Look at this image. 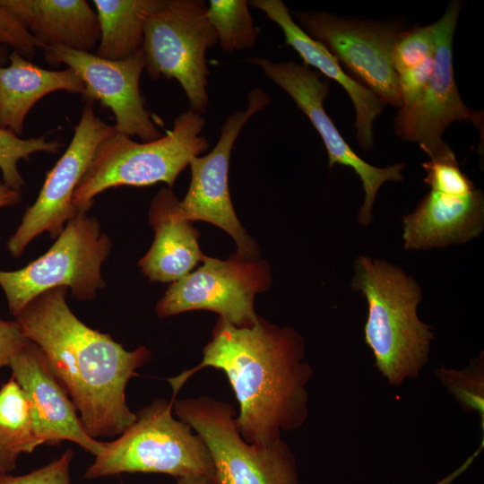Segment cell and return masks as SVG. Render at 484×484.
I'll return each instance as SVG.
<instances>
[{"mask_svg": "<svg viewBox=\"0 0 484 484\" xmlns=\"http://www.w3.org/2000/svg\"><path fill=\"white\" fill-rule=\"evenodd\" d=\"M205 120L188 109L177 116L160 138L138 143L117 131L103 139L80 180L72 203L87 212L99 194L122 186H148L165 183L172 188L190 160L210 146L202 134Z\"/></svg>", "mask_w": 484, "mask_h": 484, "instance_id": "4", "label": "cell"}, {"mask_svg": "<svg viewBox=\"0 0 484 484\" xmlns=\"http://www.w3.org/2000/svg\"><path fill=\"white\" fill-rule=\"evenodd\" d=\"M177 201L171 188L163 186L151 203L149 221L154 239L138 262L141 272L151 281H178L206 257L198 243L200 232L192 222L177 216Z\"/></svg>", "mask_w": 484, "mask_h": 484, "instance_id": "19", "label": "cell"}, {"mask_svg": "<svg viewBox=\"0 0 484 484\" xmlns=\"http://www.w3.org/2000/svg\"><path fill=\"white\" fill-rule=\"evenodd\" d=\"M422 167L426 173L424 182L429 190L462 195L476 189L474 183L461 170L450 147L430 157Z\"/></svg>", "mask_w": 484, "mask_h": 484, "instance_id": "26", "label": "cell"}, {"mask_svg": "<svg viewBox=\"0 0 484 484\" xmlns=\"http://www.w3.org/2000/svg\"><path fill=\"white\" fill-rule=\"evenodd\" d=\"M440 380L464 409L483 415V363L478 359L463 370L441 368L436 371Z\"/></svg>", "mask_w": 484, "mask_h": 484, "instance_id": "28", "label": "cell"}, {"mask_svg": "<svg viewBox=\"0 0 484 484\" xmlns=\"http://www.w3.org/2000/svg\"><path fill=\"white\" fill-rule=\"evenodd\" d=\"M0 444L18 456L40 445L30 402L13 376L0 387Z\"/></svg>", "mask_w": 484, "mask_h": 484, "instance_id": "23", "label": "cell"}, {"mask_svg": "<svg viewBox=\"0 0 484 484\" xmlns=\"http://www.w3.org/2000/svg\"><path fill=\"white\" fill-rule=\"evenodd\" d=\"M207 9L203 0H160L146 17L142 46L148 75L176 79L200 115L209 104L206 52L218 44Z\"/></svg>", "mask_w": 484, "mask_h": 484, "instance_id": "7", "label": "cell"}, {"mask_svg": "<svg viewBox=\"0 0 484 484\" xmlns=\"http://www.w3.org/2000/svg\"><path fill=\"white\" fill-rule=\"evenodd\" d=\"M461 7L460 2L453 1L434 22L436 47L428 84L415 104L400 108L394 119L396 134L405 141L418 143L429 158L449 148L442 134L453 122L469 121L480 129L482 126V113L464 104L454 79L453 39Z\"/></svg>", "mask_w": 484, "mask_h": 484, "instance_id": "14", "label": "cell"}, {"mask_svg": "<svg viewBox=\"0 0 484 484\" xmlns=\"http://www.w3.org/2000/svg\"><path fill=\"white\" fill-rule=\"evenodd\" d=\"M244 110H236L226 117L214 148L204 156L194 157L189 163L191 180L188 190L176 204V214L186 221L212 224L234 240L237 254L257 257L259 248L238 218L231 201L229 168L232 148L244 125L272 101L262 89H252Z\"/></svg>", "mask_w": 484, "mask_h": 484, "instance_id": "10", "label": "cell"}, {"mask_svg": "<svg viewBox=\"0 0 484 484\" xmlns=\"http://www.w3.org/2000/svg\"><path fill=\"white\" fill-rule=\"evenodd\" d=\"M246 0H211L208 18L216 32L218 44L226 53L251 48L258 30L253 22Z\"/></svg>", "mask_w": 484, "mask_h": 484, "instance_id": "24", "label": "cell"}, {"mask_svg": "<svg viewBox=\"0 0 484 484\" xmlns=\"http://www.w3.org/2000/svg\"><path fill=\"white\" fill-rule=\"evenodd\" d=\"M312 39L323 44L349 74L387 104L401 108L393 46L399 26L336 16L326 12H293Z\"/></svg>", "mask_w": 484, "mask_h": 484, "instance_id": "11", "label": "cell"}, {"mask_svg": "<svg viewBox=\"0 0 484 484\" xmlns=\"http://www.w3.org/2000/svg\"><path fill=\"white\" fill-rule=\"evenodd\" d=\"M436 39L434 23L402 30L393 49L392 61L396 73L411 68L435 55Z\"/></svg>", "mask_w": 484, "mask_h": 484, "instance_id": "27", "label": "cell"}, {"mask_svg": "<svg viewBox=\"0 0 484 484\" xmlns=\"http://www.w3.org/2000/svg\"><path fill=\"white\" fill-rule=\"evenodd\" d=\"M73 453L65 450L48 464L23 475L0 474V484H71L70 466Z\"/></svg>", "mask_w": 484, "mask_h": 484, "instance_id": "30", "label": "cell"}, {"mask_svg": "<svg viewBox=\"0 0 484 484\" xmlns=\"http://www.w3.org/2000/svg\"><path fill=\"white\" fill-rule=\"evenodd\" d=\"M160 0H93L100 30L95 55L122 60L142 48L144 22Z\"/></svg>", "mask_w": 484, "mask_h": 484, "instance_id": "22", "label": "cell"}, {"mask_svg": "<svg viewBox=\"0 0 484 484\" xmlns=\"http://www.w3.org/2000/svg\"><path fill=\"white\" fill-rule=\"evenodd\" d=\"M272 283L269 264L237 253L221 260L207 256L197 269L172 282L158 301L155 311L169 317L194 310H208L238 327L253 325L256 294Z\"/></svg>", "mask_w": 484, "mask_h": 484, "instance_id": "9", "label": "cell"}, {"mask_svg": "<svg viewBox=\"0 0 484 484\" xmlns=\"http://www.w3.org/2000/svg\"><path fill=\"white\" fill-rule=\"evenodd\" d=\"M8 367L28 397L40 445L71 441L94 456L101 453L103 442L87 433L73 402L35 343H25Z\"/></svg>", "mask_w": 484, "mask_h": 484, "instance_id": "16", "label": "cell"}, {"mask_svg": "<svg viewBox=\"0 0 484 484\" xmlns=\"http://www.w3.org/2000/svg\"><path fill=\"white\" fill-rule=\"evenodd\" d=\"M37 39L41 49L65 47L91 52L100 30L96 12L85 0H0Z\"/></svg>", "mask_w": 484, "mask_h": 484, "instance_id": "20", "label": "cell"}, {"mask_svg": "<svg viewBox=\"0 0 484 484\" xmlns=\"http://www.w3.org/2000/svg\"><path fill=\"white\" fill-rule=\"evenodd\" d=\"M67 289L48 290L15 317L23 335L45 354L93 438L121 435L136 419L125 389L148 363L145 346L125 350L112 337L82 322L66 302Z\"/></svg>", "mask_w": 484, "mask_h": 484, "instance_id": "2", "label": "cell"}, {"mask_svg": "<svg viewBox=\"0 0 484 484\" xmlns=\"http://www.w3.org/2000/svg\"><path fill=\"white\" fill-rule=\"evenodd\" d=\"M56 238L44 255L23 268L0 270V286L14 317L48 290L69 288L73 298L91 300L105 287L100 269L111 241L101 232L99 220L78 212Z\"/></svg>", "mask_w": 484, "mask_h": 484, "instance_id": "6", "label": "cell"}, {"mask_svg": "<svg viewBox=\"0 0 484 484\" xmlns=\"http://www.w3.org/2000/svg\"><path fill=\"white\" fill-rule=\"evenodd\" d=\"M248 4L259 9L282 30L285 43L295 49L305 65L313 66L338 82L348 93L355 108L356 138L363 150L374 145V123L385 102L374 92L344 72L338 60L320 42L312 39L292 19L281 0H252Z\"/></svg>", "mask_w": 484, "mask_h": 484, "instance_id": "18", "label": "cell"}, {"mask_svg": "<svg viewBox=\"0 0 484 484\" xmlns=\"http://www.w3.org/2000/svg\"><path fill=\"white\" fill-rule=\"evenodd\" d=\"M248 61L259 66L266 77L287 92L307 117L323 140L329 167L335 164L350 167L359 177L365 198L357 220L361 226L367 227L374 219L372 210L378 190L387 181L403 180L404 164L375 167L351 149L324 109L329 87L327 82L320 80L319 72L294 61L273 62L264 57H253Z\"/></svg>", "mask_w": 484, "mask_h": 484, "instance_id": "13", "label": "cell"}, {"mask_svg": "<svg viewBox=\"0 0 484 484\" xmlns=\"http://www.w3.org/2000/svg\"><path fill=\"white\" fill-rule=\"evenodd\" d=\"M174 411L201 436L214 466L215 484H299L297 460L283 439L246 442L229 403L208 396L176 400Z\"/></svg>", "mask_w": 484, "mask_h": 484, "instance_id": "8", "label": "cell"}, {"mask_svg": "<svg viewBox=\"0 0 484 484\" xmlns=\"http://www.w3.org/2000/svg\"><path fill=\"white\" fill-rule=\"evenodd\" d=\"M176 484H215L213 480L206 477H183Z\"/></svg>", "mask_w": 484, "mask_h": 484, "instance_id": "35", "label": "cell"}, {"mask_svg": "<svg viewBox=\"0 0 484 484\" xmlns=\"http://www.w3.org/2000/svg\"><path fill=\"white\" fill-rule=\"evenodd\" d=\"M302 335L259 316L238 327L219 317L194 367L169 378L173 395L199 370L213 367L227 376L239 405L236 424L248 443L271 445L281 432L301 428L308 417L307 386L313 376L304 360Z\"/></svg>", "mask_w": 484, "mask_h": 484, "instance_id": "1", "label": "cell"}, {"mask_svg": "<svg viewBox=\"0 0 484 484\" xmlns=\"http://www.w3.org/2000/svg\"><path fill=\"white\" fill-rule=\"evenodd\" d=\"M350 287L367 303L365 342L375 365L393 386L417 378L427 364L434 333L418 315L422 290L401 267L359 255Z\"/></svg>", "mask_w": 484, "mask_h": 484, "instance_id": "3", "label": "cell"}, {"mask_svg": "<svg viewBox=\"0 0 484 484\" xmlns=\"http://www.w3.org/2000/svg\"><path fill=\"white\" fill-rule=\"evenodd\" d=\"M64 143L59 140L49 141L45 135L22 139L13 133L0 129V171L3 183L22 192L25 181L21 175L18 163L29 160L37 152L50 154L59 152Z\"/></svg>", "mask_w": 484, "mask_h": 484, "instance_id": "25", "label": "cell"}, {"mask_svg": "<svg viewBox=\"0 0 484 484\" xmlns=\"http://www.w3.org/2000/svg\"><path fill=\"white\" fill-rule=\"evenodd\" d=\"M9 65L0 66V129L21 136L31 108L46 95L65 91H84V84L71 68L48 70L10 52Z\"/></svg>", "mask_w": 484, "mask_h": 484, "instance_id": "21", "label": "cell"}, {"mask_svg": "<svg viewBox=\"0 0 484 484\" xmlns=\"http://www.w3.org/2000/svg\"><path fill=\"white\" fill-rule=\"evenodd\" d=\"M28 341L15 320L0 317V368L9 366L14 354Z\"/></svg>", "mask_w": 484, "mask_h": 484, "instance_id": "32", "label": "cell"}, {"mask_svg": "<svg viewBox=\"0 0 484 484\" xmlns=\"http://www.w3.org/2000/svg\"><path fill=\"white\" fill-rule=\"evenodd\" d=\"M434 62L435 55L397 74L402 99L401 108L410 107L420 99L432 75Z\"/></svg>", "mask_w": 484, "mask_h": 484, "instance_id": "31", "label": "cell"}, {"mask_svg": "<svg viewBox=\"0 0 484 484\" xmlns=\"http://www.w3.org/2000/svg\"><path fill=\"white\" fill-rule=\"evenodd\" d=\"M18 457L0 444V474L12 471L16 467Z\"/></svg>", "mask_w": 484, "mask_h": 484, "instance_id": "34", "label": "cell"}, {"mask_svg": "<svg viewBox=\"0 0 484 484\" xmlns=\"http://www.w3.org/2000/svg\"><path fill=\"white\" fill-rule=\"evenodd\" d=\"M175 399H157L141 409L135 421L117 439L103 442L101 453L83 477L141 472L213 480L214 466L203 440L172 415Z\"/></svg>", "mask_w": 484, "mask_h": 484, "instance_id": "5", "label": "cell"}, {"mask_svg": "<svg viewBox=\"0 0 484 484\" xmlns=\"http://www.w3.org/2000/svg\"><path fill=\"white\" fill-rule=\"evenodd\" d=\"M9 48L29 59L35 56L37 49L41 48V46L0 4V66H5L9 61Z\"/></svg>", "mask_w": 484, "mask_h": 484, "instance_id": "29", "label": "cell"}, {"mask_svg": "<svg viewBox=\"0 0 484 484\" xmlns=\"http://www.w3.org/2000/svg\"><path fill=\"white\" fill-rule=\"evenodd\" d=\"M43 56L48 64L66 65L84 84L82 94L85 101L99 100L115 116L117 131L142 142H151L163 134L157 129L140 91V79L145 61L142 48L122 60L99 57L65 47L45 48Z\"/></svg>", "mask_w": 484, "mask_h": 484, "instance_id": "15", "label": "cell"}, {"mask_svg": "<svg viewBox=\"0 0 484 484\" xmlns=\"http://www.w3.org/2000/svg\"><path fill=\"white\" fill-rule=\"evenodd\" d=\"M22 199L21 192L3 182L0 183V209L19 204Z\"/></svg>", "mask_w": 484, "mask_h": 484, "instance_id": "33", "label": "cell"}, {"mask_svg": "<svg viewBox=\"0 0 484 484\" xmlns=\"http://www.w3.org/2000/svg\"><path fill=\"white\" fill-rule=\"evenodd\" d=\"M484 228V197L480 189L467 194L435 190L402 218L404 249L427 250L463 244Z\"/></svg>", "mask_w": 484, "mask_h": 484, "instance_id": "17", "label": "cell"}, {"mask_svg": "<svg viewBox=\"0 0 484 484\" xmlns=\"http://www.w3.org/2000/svg\"><path fill=\"white\" fill-rule=\"evenodd\" d=\"M439 484H450V481H442Z\"/></svg>", "mask_w": 484, "mask_h": 484, "instance_id": "36", "label": "cell"}, {"mask_svg": "<svg viewBox=\"0 0 484 484\" xmlns=\"http://www.w3.org/2000/svg\"><path fill=\"white\" fill-rule=\"evenodd\" d=\"M115 131V125L95 114L92 102L85 101L68 147L47 173L36 201L26 209L20 225L6 243L12 256H21L27 246L45 231L56 238L78 213L72 203L73 193L96 148Z\"/></svg>", "mask_w": 484, "mask_h": 484, "instance_id": "12", "label": "cell"}]
</instances>
